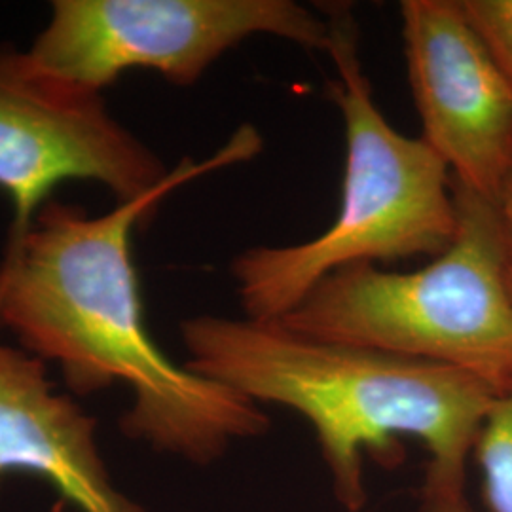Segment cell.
<instances>
[{
	"label": "cell",
	"instance_id": "cell-2",
	"mask_svg": "<svg viewBox=\"0 0 512 512\" xmlns=\"http://www.w3.org/2000/svg\"><path fill=\"white\" fill-rule=\"evenodd\" d=\"M186 366L262 406L308 421L336 501H368L365 456L397 459L401 439L429 452L423 484L465 490V467L495 399L492 387L450 366L327 342L279 321L220 315L181 325Z\"/></svg>",
	"mask_w": 512,
	"mask_h": 512
},
{
	"label": "cell",
	"instance_id": "cell-6",
	"mask_svg": "<svg viewBox=\"0 0 512 512\" xmlns=\"http://www.w3.org/2000/svg\"><path fill=\"white\" fill-rule=\"evenodd\" d=\"M173 175L162 158L110 112L103 93L42 73L27 52L0 46V192L23 236L55 188L105 186L116 203L135 202Z\"/></svg>",
	"mask_w": 512,
	"mask_h": 512
},
{
	"label": "cell",
	"instance_id": "cell-11",
	"mask_svg": "<svg viewBox=\"0 0 512 512\" xmlns=\"http://www.w3.org/2000/svg\"><path fill=\"white\" fill-rule=\"evenodd\" d=\"M420 512H476L471 509L465 490L435 488L423 484Z\"/></svg>",
	"mask_w": 512,
	"mask_h": 512
},
{
	"label": "cell",
	"instance_id": "cell-3",
	"mask_svg": "<svg viewBox=\"0 0 512 512\" xmlns=\"http://www.w3.org/2000/svg\"><path fill=\"white\" fill-rule=\"evenodd\" d=\"M329 19L338 76L330 97L340 109L346 162L338 215L319 236L293 245H258L230 266L245 317L279 321L327 275L357 264L439 256L458 228L454 179L420 137L393 128L374 101L359 59L349 8Z\"/></svg>",
	"mask_w": 512,
	"mask_h": 512
},
{
	"label": "cell",
	"instance_id": "cell-8",
	"mask_svg": "<svg viewBox=\"0 0 512 512\" xmlns=\"http://www.w3.org/2000/svg\"><path fill=\"white\" fill-rule=\"evenodd\" d=\"M12 473L44 478L80 512H145L114 486L95 420L55 391L44 361L0 344V488Z\"/></svg>",
	"mask_w": 512,
	"mask_h": 512
},
{
	"label": "cell",
	"instance_id": "cell-12",
	"mask_svg": "<svg viewBox=\"0 0 512 512\" xmlns=\"http://www.w3.org/2000/svg\"><path fill=\"white\" fill-rule=\"evenodd\" d=\"M497 209L501 217V230H503V251H505V274L509 291L512 294V173L509 181L505 184L499 200Z\"/></svg>",
	"mask_w": 512,
	"mask_h": 512
},
{
	"label": "cell",
	"instance_id": "cell-4",
	"mask_svg": "<svg viewBox=\"0 0 512 512\" xmlns=\"http://www.w3.org/2000/svg\"><path fill=\"white\" fill-rule=\"evenodd\" d=\"M458 228L414 272L376 264L319 281L281 325L311 338L458 368L503 395L512 387V294L497 203L454 184Z\"/></svg>",
	"mask_w": 512,
	"mask_h": 512
},
{
	"label": "cell",
	"instance_id": "cell-10",
	"mask_svg": "<svg viewBox=\"0 0 512 512\" xmlns=\"http://www.w3.org/2000/svg\"><path fill=\"white\" fill-rule=\"evenodd\" d=\"M463 12L512 80V0H461Z\"/></svg>",
	"mask_w": 512,
	"mask_h": 512
},
{
	"label": "cell",
	"instance_id": "cell-1",
	"mask_svg": "<svg viewBox=\"0 0 512 512\" xmlns=\"http://www.w3.org/2000/svg\"><path fill=\"white\" fill-rule=\"evenodd\" d=\"M260 148V133L241 128L215 156L200 164L186 158L162 188L103 215L50 200L23 236L8 239L0 260V329L23 351L61 366L74 393L126 385L131 406L122 431L198 465L238 440L266 435L270 418L236 391L173 363L154 342L131 241L173 190L247 162Z\"/></svg>",
	"mask_w": 512,
	"mask_h": 512
},
{
	"label": "cell",
	"instance_id": "cell-9",
	"mask_svg": "<svg viewBox=\"0 0 512 512\" xmlns=\"http://www.w3.org/2000/svg\"><path fill=\"white\" fill-rule=\"evenodd\" d=\"M473 456L482 475L486 512H512V387L495 399Z\"/></svg>",
	"mask_w": 512,
	"mask_h": 512
},
{
	"label": "cell",
	"instance_id": "cell-5",
	"mask_svg": "<svg viewBox=\"0 0 512 512\" xmlns=\"http://www.w3.org/2000/svg\"><path fill=\"white\" fill-rule=\"evenodd\" d=\"M258 35L330 46L329 19L294 0H55L27 54L42 73L86 92L103 93L129 71L192 86Z\"/></svg>",
	"mask_w": 512,
	"mask_h": 512
},
{
	"label": "cell",
	"instance_id": "cell-7",
	"mask_svg": "<svg viewBox=\"0 0 512 512\" xmlns=\"http://www.w3.org/2000/svg\"><path fill=\"white\" fill-rule=\"evenodd\" d=\"M399 14L421 141L454 184L497 203L512 173L511 78L461 0H403Z\"/></svg>",
	"mask_w": 512,
	"mask_h": 512
}]
</instances>
